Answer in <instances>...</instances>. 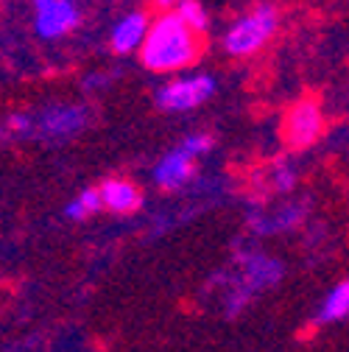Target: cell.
Wrapping results in <instances>:
<instances>
[{"label": "cell", "mask_w": 349, "mask_h": 352, "mask_svg": "<svg viewBox=\"0 0 349 352\" xmlns=\"http://www.w3.org/2000/svg\"><path fill=\"white\" fill-rule=\"evenodd\" d=\"M346 316H349V280H341V283H335V285L324 294L319 311L313 314V324L324 327V324L344 322Z\"/></svg>", "instance_id": "obj_12"}, {"label": "cell", "mask_w": 349, "mask_h": 352, "mask_svg": "<svg viewBox=\"0 0 349 352\" xmlns=\"http://www.w3.org/2000/svg\"><path fill=\"white\" fill-rule=\"evenodd\" d=\"M101 84H106V78L104 76H90L84 81V87H101Z\"/></svg>", "instance_id": "obj_19"}, {"label": "cell", "mask_w": 349, "mask_h": 352, "mask_svg": "<svg viewBox=\"0 0 349 352\" xmlns=\"http://www.w3.org/2000/svg\"><path fill=\"white\" fill-rule=\"evenodd\" d=\"M6 126L12 129V131H34L36 126H34V120H31V115H25V112H14V115H9V120H6Z\"/></svg>", "instance_id": "obj_17"}, {"label": "cell", "mask_w": 349, "mask_h": 352, "mask_svg": "<svg viewBox=\"0 0 349 352\" xmlns=\"http://www.w3.org/2000/svg\"><path fill=\"white\" fill-rule=\"evenodd\" d=\"M266 179H269V190L271 193H280V196L282 193H291L296 188V182H299V168H296L293 160L277 157L271 162V168L266 170Z\"/></svg>", "instance_id": "obj_13"}, {"label": "cell", "mask_w": 349, "mask_h": 352, "mask_svg": "<svg viewBox=\"0 0 349 352\" xmlns=\"http://www.w3.org/2000/svg\"><path fill=\"white\" fill-rule=\"evenodd\" d=\"M190 157H204V154H210L212 151V146H215V140H212V135H207V131H193V135H188L182 143H179Z\"/></svg>", "instance_id": "obj_16"}, {"label": "cell", "mask_w": 349, "mask_h": 352, "mask_svg": "<svg viewBox=\"0 0 349 352\" xmlns=\"http://www.w3.org/2000/svg\"><path fill=\"white\" fill-rule=\"evenodd\" d=\"M98 190H101L104 207L112 210V212H135L140 207V201H143L137 185L126 182V179H106Z\"/></svg>", "instance_id": "obj_11"}, {"label": "cell", "mask_w": 349, "mask_h": 352, "mask_svg": "<svg viewBox=\"0 0 349 352\" xmlns=\"http://www.w3.org/2000/svg\"><path fill=\"white\" fill-rule=\"evenodd\" d=\"M148 28H151V20L143 14V12H132L115 23L112 34H109V42H112V51L115 54H132V51H140L143 42L148 36Z\"/></svg>", "instance_id": "obj_10"}, {"label": "cell", "mask_w": 349, "mask_h": 352, "mask_svg": "<svg viewBox=\"0 0 349 352\" xmlns=\"http://www.w3.org/2000/svg\"><path fill=\"white\" fill-rule=\"evenodd\" d=\"M277 28H280V9L271 0H257L249 12L235 17L229 28L221 34V48L232 59H249L269 45Z\"/></svg>", "instance_id": "obj_3"}, {"label": "cell", "mask_w": 349, "mask_h": 352, "mask_svg": "<svg viewBox=\"0 0 349 352\" xmlns=\"http://www.w3.org/2000/svg\"><path fill=\"white\" fill-rule=\"evenodd\" d=\"M101 207H104L101 190H98V188H90V190H81V193L65 207V215L73 218V221H84V218H90V215L98 212Z\"/></svg>", "instance_id": "obj_14"}, {"label": "cell", "mask_w": 349, "mask_h": 352, "mask_svg": "<svg viewBox=\"0 0 349 352\" xmlns=\"http://www.w3.org/2000/svg\"><path fill=\"white\" fill-rule=\"evenodd\" d=\"M282 277H285V263L280 257L260 249L235 252V274L224 277L229 283V294L224 299L227 316H238L260 291L274 288Z\"/></svg>", "instance_id": "obj_2"}, {"label": "cell", "mask_w": 349, "mask_h": 352, "mask_svg": "<svg viewBox=\"0 0 349 352\" xmlns=\"http://www.w3.org/2000/svg\"><path fill=\"white\" fill-rule=\"evenodd\" d=\"M327 129L324 109L316 98H299L282 115V143L288 151H308L313 148Z\"/></svg>", "instance_id": "obj_4"}, {"label": "cell", "mask_w": 349, "mask_h": 352, "mask_svg": "<svg viewBox=\"0 0 349 352\" xmlns=\"http://www.w3.org/2000/svg\"><path fill=\"white\" fill-rule=\"evenodd\" d=\"M177 14H179V20L190 28V31H196L199 36L210 28V17H207V9H204V3H199V0H179V6H177Z\"/></svg>", "instance_id": "obj_15"}, {"label": "cell", "mask_w": 349, "mask_h": 352, "mask_svg": "<svg viewBox=\"0 0 349 352\" xmlns=\"http://www.w3.org/2000/svg\"><path fill=\"white\" fill-rule=\"evenodd\" d=\"M218 93V81L210 73H190L168 81L157 90V107L162 112H190L207 104Z\"/></svg>", "instance_id": "obj_5"}, {"label": "cell", "mask_w": 349, "mask_h": 352, "mask_svg": "<svg viewBox=\"0 0 349 352\" xmlns=\"http://www.w3.org/2000/svg\"><path fill=\"white\" fill-rule=\"evenodd\" d=\"M81 23L73 0H34V25L42 39H59Z\"/></svg>", "instance_id": "obj_6"}, {"label": "cell", "mask_w": 349, "mask_h": 352, "mask_svg": "<svg viewBox=\"0 0 349 352\" xmlns=\"http://www.w3.org/2000/svg\"><path fill=\"white\" fill-rule=\"evenodd\" d=\"M201 56V39L190 31L177 12H165L151 20L148 36L140 48V59L154 73H179L196 65Z\"/></svg>", "instance_id": "obj_1"}, {"label": "cell", "mask_w": 349, "mask_h": 352, "mask_svg": "<svg viewBox=\"0 0 349 352\" xmlns=\"http://www.w3.org/2000/svg\"><path fill=\"white\" fill-rule=\"evenodd\" d=\"M154 3H157L159 14H165V12H177V6H179V0H154Z\"/></svg>", "instance_id": "obj_18"}, {"label": "cell", "mask_w": 349, "mask_h": 352, "mask_svg": "<svg viewBox=\"0 0 349 352\" xmlns=\"http://www.w3.org/2000/svg\"><path fill=\"white\" fill-rule=\"evenodd\" d=\"M193 162H196V157H190L182 146L170 148V151L157 162V168H154V182H157L159 188H165V190H179V188H185V185L190 182L193 170H196Z\"/></svg>", "instance_id": "obj_9"}, {"label": "cell", "mask_w": 349, "mask_h": 352, "mask_svg": "<svg viewBox=\"0 0 349 352\" xmlns=\"http://www.w3.org/2000/svg\"><path fill=\"white\" fill-rule=\"evenodd\" d=\"M90 120V109L81 104H51L39 112L36 131L42 138H73Z\"/></svg>", "instance_id": "obj_8"}, {"label": "cell", "mask_w": 349, "mask_h": 352, "mask_svg": "<svg viewBox=\"0 0 349 352\" xmlns=\"http://www.w3.org/2000/svg\"><path fill=\"white\" fill-rule=\"evenodd\" d=\"M308 199H296V201H288L282 204L280 210L274 212H263V210H251L246 224L254 235H280V232H291L296 227H302L308 221Z\"/></svg>", "instance_id": "obj_7"}]
</instances>
